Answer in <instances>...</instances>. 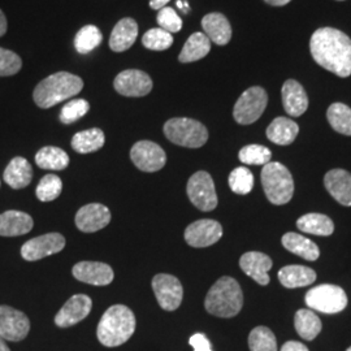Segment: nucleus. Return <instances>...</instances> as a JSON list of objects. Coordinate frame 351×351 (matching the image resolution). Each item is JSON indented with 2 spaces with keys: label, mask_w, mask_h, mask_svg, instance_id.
I'll return each instance as SVG.
<instances>
[{
  "label": "nucleus",
  "mask_w": 351,
  "mask_h": 351,
  "mask_svg": "<svg viewBox=\"0 0 351 351\" xmlns=\"http://www.w3.org/2000/svg\"><path fill=\"white\" fill-rule=\"evenodd\" d=\"M36 163L42 169L63 171L69 165V156L65 151L59 147L46 146L38 151Z\"/></svg>",
  "instance_id": "2f4dec72"
},
{
  "label": "nucleus",
  "mask_w": 351,
  "mask_h": 351,
  "mask_svg": "<svg viewBox=\"0 0 351 351\" xmlns=\"http://www.w3.org/2000/svg\"><path fill=\"white\" fill-rule=\"evenodd\" d=\"M315 62L339 75H351V39L333 27L317 29L310 40Z\"/></svg>",
  "instance_id": "f257e3e1"
},
{
  "label": "nucleus",
  "mask_w": 351,
  "mask_h": 351,
  "mask_svg": "<svg viewBox=\"0 0 351 351\" xmlns=\"http://www.w3.org/2000/svg\"><path fill=\"white\" fill-rule=\"evenodd\" d=\"M137 320L133 311L124 304L111 306L103 316L97 328V337L103 346L116 348L134 335Z\"/></svg>",
  "instance_id": "f03ea898"
},
{
  "label": "nucleus",
  "mask_w": 351,
  "mask_h": 351,
  "mask_svg": "<svg viewBox=\"0 0 351 351\" xmlns=\"http://www.w3.org/2000/svg\"><path fill=\"white\" fill-rule=\"evenodd\" d=\"M106 137L99 128H93L84 132H78L72 138V149L78 154H90L101 150L104 146Z\"/></svg>",
  "instance_id": "c756f323"
},
{
  "label": "nucleus",
  "mask_w": 351,
  "mask_h": 351,
  "mask_svg": "<svg viewBox=\"0 0 351 351\" xmlns=\"http://www.w3.org/2000/svg\"><path fill=\"white\" fill-rule=\"evenodd\" d=\"M156 23L160 29L171 34L178 33L182 29V19L171 7H164L158 12Z\"/></svg>",
  "instance_id": "37998d69"
},
{
  "label": "nucleus",
  "mask_w": 351,
  "mask_h": 351,
  "mask_svg": "<svg viewBox=\"0 0 351 351\" xmlns=\"http://www.w3.org/2000/svg\"><path fill=\"white\" fill-rule=\"evenodd\" d=\"M243 306V294L239 282L232 277L219 278L207 293L204 307L217 317H233Z\"/></svg>",
  "instance_id": "20e7f679"
},
{
  "label": "nucleus",
  "mask_w": 351,
  "mask_h": 351,
  "mask_svg": "<svg viewBox=\"0 0 351 351\" xmlns=\"http://www.w3.org/2000/svg\"><path fill=\"white\" fill-rule=\"evenodd\" d=\"M164 134L172 143L189 149H199L208 141V130L199 121L175 117L164 124Z\"/></svg>",
  "instance_id": "423d86ee"
},
{
  "label": "nucleus",
  "mask_w": 351,
  "mask_h": 351,
  "mask_svg": "<svg viewBox=\"0 0 351 351\" xmlns=\"http://www.w3.org/2000/svg\"><path fill=\"white\" fill-rule=\"evenodd\" d=\"M267 104L268 95L263 88H247L234 104L233 117L241 125H250L263 114Z\"/></svg>",
  "instance_id": "6e6552de"
},
{
  "label": "nucleus",
  "mask_w": 351,
  "mask_h": 351,
  "mask_svg": "<svg viewBox=\"0 0 351 351\" xmlns=\"http://www.w3.org/2000/svg\"><path fill=\"white\" fill-rule=\"evenodd\" d=\"M101 30L95 25H86L81 27L75 37V50L78 53L86 55L90 51L95 50L101 43Z\"/></svg>",
  "instance_id": "f704fd0d"
},
{
  "label": "nucleus",
  "mask_w": 351,
  "mask_h": 351,
  "mask_svg": "<svg viewBox=\"0 0 351 351\" xmlns=\"http://www.w3.org/2000/svg\"><path fill=\"white\" fill-rule=\"evenodd\" d=\"M93 307V302L88 295L75 294L64 303L60 311L55 316V324L59 328L75 326L88 317Z\"/></svg>",
  "instance_id": "dca6fc26"
},
{
  "label": "nucleus",
  "mask_w": 351,
  "mask_h": 351,
  "mask_svg": "<svg viewBox=\"0 0 351 351\" xmlns=\"http://www.w3.org/2000/svg\"><path fill=\"white\" fill-rule=\"evenodd\" d=\"M111 213L101 203H90L78 210L75 226L84 233H94L110 224Z\"/></svg>",
  "instance_id": "f3484780"
},
{
  "label": "nucleus",
  "mask_w": 351,
  "mask_h": 351,
  "mask_svg": "<svg viewBox=\"0 0 351 351\" xmlns=\"http://www.w3.org/2000/svg\"><path fill=\"white\" fill-rule=\"evenodd\" d=\"M113 88L120 95L139 98L150 94L154 84L147 73L138 69H126L116 75Z\"/></svg>",
  "instance_id": "f8f14e48"
},
{
  "label": "nucleus",
  "mask_w": 351,
  "mask_h": 351,
  "mask_svg": "<svg viewBox=\"0 0 351 351\" xmlns=\"http://www.w3.org/2000/svg\"><path fill=\"white\" fill-rule=\"evenodd\" d=\"M63 190V182L56 175H46L39 181L36 194L40 202L55 201Z\"/></svg>",
  "instance_id": "4c0bfd02"
},
{
  "label": "nucleus",
  "mask_w": 351,
  "mask_h": 351,
  "mask_svg": "<svg viewBox=\"0 0 351 351\" xmlns=\"http://www.w3.org/2000/svg\"><path fill=\"white\" fill-rule=\"evenodd\" d=\"M250 351H277L276 337L267 326H256L249 336Z\"/></svg>",
  "instance_id": "c9c22d12"
},
{
  "label": "nucleus",
  "mask_w": 351,
  "mask_h": 351,
  "mask_svg": "<svg viewBox=\"0 0 351 351\" xmlns=\"http://www.w3.org/2000/svg\"><path fill=\"white\" fill-rule=\"evenodd\" d=\"M262 185L268 201L277 206L287 204L294 194V181L288 168L277 162H269L262 171Z\"/></svg>",
  "instance_id": "39448f33"
},
{
  "label": "nucleus",
  "mask_w": 351,
  "mask_h": 351,
  "mask_svg": "<svg viewBox=\"0 0 351 351\" xmlns=\"http://www.w3.org/2000/svg\"><path fill=\"white\" fill-rule=\"evenodd\" d=\"M152 289L159 306L165 311H175L184 298V288L173 275L159 274L152 278Z\"/></svg>",
  "instance_id": "9d476101"
},
{
  "label": "nucleus",
  "mask_w": 351,
  "mask_h": 351,
  "mask_svg": "<svg viewBox=\"0 0 351 351\" xmlns=\"http://www.w3.org/2000/svg\"><path fill=\"white\" fill-rule=\"evenodd\" d=\"M34 226L30 215L21 211H7L0 215V236L17 237L29 233Z\"/></svg>",
  "instance_id": "b1692460"
},
{
  "label": "nucleus",
  "mask_w": 351,
  "mask_h": 351,
  "mask_svg": "<svg viewBox=\"0 0 351 351\" xmlns=\"http://www.w3.org/2000/svg\"><path fill=\"white\" fill-rule=\"evenodd\" d=\"M280 282L288 289L302 288L316 280L314 269L303 265H287L278 272Z\"/></svg>",
  "instance_id": "bb28decb"
},
{
  "label": "nucleus",
  "mask_w": 351,
  "mask_h": 351,
  "mask_svg": "<svg viewBox=\"0 0 351 351\" xmlns=\"http://www.w3.org/2000/svg\"><path fill=\"white\" fill-rule=\"evenodd\" d=\"M267 4L269 5H275V7H281V5H285L290 3L291 0H264Z\"/></svg>",
  "instance_id": "09e8293b"
},
{
  "label": "nucleus",
  "mask_w": 351,
  "mask_h": 351,
  "mask_svg": "<svg viewBox=\"0 0 351 351\" xmlns=\"http://www.w3.org/2000/svg\"><path fill=\"white\" fill-rule=\"evenodd\" d=\"M239 267L259 285L265 287L269 284L268 272L272 268V259L263 252L250 251L243 254L239 259Z\"/></svg>",
  "instance_id": "6ab92c4d"
},
{
  "label": "nucleus",
  "mask_w": 351,
  "mask_h": 351,
  "mask_svg": "<svg viewBox=\"0 0 351 351\" xmlns=\"http://www.w3.org/2000/svg\"><path fill=\"white\" fill-rule=\"evenodd\" d=\"M7 29H8L7 17H5V14L3 13V11L0 10V37L5 36V33H7Z\"/></svg>",
  "instance_id": "49530a36"
},
{
  "label": "nucleus",
  "mask_w": 351,
  "mask_h": 351,
  "mask_svg": "<svg viewBox=\"0 0 351 351\" xmlns=\"http://www.w3.org/2000/svg\"><path fill=\"white\" fill-rule=\"evenodd\" d=\"M21 68L23 60L16 52L0 47V77L17 75Z\"/></svg>",
  "instance_id": "79ce46f5"
},
{
  "label": "nucleus",
  "mask_w": 351,
  "mask_h": 351,
  "mask_svg": "<svg viewBox=\"0 0 351 351\" xmlns=\"http://www.w3.org/2000/svg\"><path fill=\"white\" fill-rule=\"evenodd\" d=\"M282 245L287 250L310 262H314L320 255L319 247L314 242L298 233H287L282 237Z\"/></svg>",
  "instance_id": "c85d7f7f"
},
{
  "label": "nucleus",
  "mask_w": 351,
  "mask_h": 351,
  "mask_svg": "<svg viewBox=\"0 0 351 351\" xmlns=\"http://www.w3.org/2000/svg\"><path fill=\"white\" fill-rule=\"evenodd\" d=\"M330 126L343 136H351V108L343 103H333L326 112Z\"/></svg>",
  "instance_id": "72a5a7b5"
},
{
  "label": "nucleus",
  "mask_w": 351,
  "mask_h": 351,
  "mask_svg": "<svg viewBox=\"0 0 351 351\" xmlns=\"http://www.w3.org/2000/svg\"><path fill=\"white\" fill-rule=\"evenodd\" d=\"M282 104L289 116L300 117L308 108V98L300 82L288 80L282 86Z\"/></svg>",
  "instance_id": "412c9836"
},
{
  "label": "nucleus",
  "mask_w": 351,
  "mask_h": 351,
  "mask_svg": "<svg viewBox=\"0 0 351 351\" xmlns=\"http://www.w3.org/2000/svg\"><path fill=\"white\" fill-rule=\"evenodd\" d=\"M300 133V126L288 117H277L267 128V137L280 146L293 143Z\"/></svg>",
  "instance_id": "a878e982"
},
{
  "label": "nucleus",
  "mask_w": 351,
  "mask_h": 351,
  "mask_svg": "<svg viewBox=\"0 0 351 351\" xmlns=\"http://www.w3.org/2000/svg\"><path fill=\"white\" fill-rule=\"evenodd\" d=\"M65 247V239L60 233H49L29 239L21 247V256L26 262H36L58 254Z\"/></svg>",
  "instance_id": "4468645a"
},
{
  "label": "nucleus",
  "mask_w": 351,
  "mask_h": 351,
  "mask_svg": "<svg viewBox=\"0 0 351 351\" xmlns=\"http://www.w3.org/2000/svg\"><path fill=\"white\" fill-rule=\"evenodd\" d=\"M190 202L201 211L210 213L217 207V195L210 173L199 171L189 178L186 186Z\"/></svg>",
  "instance_id": "1a4fd4ad"
},
{
  "label": "nucleus",
  "mask_w": 351,
  "mask_h": 351,
  "mask_svg": "<svg viewBox=\"0 0 351 351\" xmlns=\"http://www.w3.org/2000/svg\"><path fill=\"white\" fill-rule=\"evenodd\" d=\"M30 330V320L24 313L0 306V337L5 341L19 342L26 339Z\"/></svg>",
  "instance_id": "ddd939ff"
},
{
  "label": "nucleus",
  "mask_w": 351,
  "mask_h": 351,
  "mask_svg": "<svg viewBox=\"0 0 351 351\" xmlns=\"http://www.w3.org/2000/svg\"><path fill=\"white\" fill-rule=\"evenodd\" d=\"M272 152L262 145H249L241 149L239 160L246 165H265L271 162Z\"/></svg>",
  "instance_id": "ea45409f"
},
{
  "label": "nucleus",
  "mask_w": 351,
  "mask_h": 351,
  "mask_svg": "<svg viewBox=\"0 0 351 351\" xmlns=\"http://www.w3.org/2000/svg\"><path fill=\"white\" fill-rule=\"evenodd\" d=\"M328 193L342 206H351V173L345 169H332L324 177Z\"/></svg>",
  "instance_id": "aec40b11"
},
{
  "label": "nucleus",
  "mask_w": 351,
  "mask_h": 351,
  "mask_svg": "<svg viewBox=\"0 0 351 351\" xmlns=\"http://www.w3.org/2000/svg\"><path fill=\"white\" fill-rule=\"evenodd\" d=\"M82 88L84 81L81 77L69 72H58L38 84L33 93V99L39 108L47 110L75 97Z\"/></svg>",
  "instance_id": "7ed1b4c3"
},
{
  "label": "nucleus",
  "mask_w": 351,
  "mask_h": 351,
  "mask_svg": "<svg viewBox=\"0 0 351 351\" xmlns=\"http://www.w3.org/2000/svg\"><path fill=\"white\" fill-rule=\"evenodd\" d=\"M138 37V24L136 20L125 17L113 27L110 37V49L113 52L129 50Z\"/></svg>",
  "instance_id": "5701e85b"
},
{
  "label": "nucleus",
  "mask_w": 351,
  "mask_h": 351,
  "mask_svg": "<svg viewBox=\"0 0 351 351\" xmlns=\"http://www.w3.org/2000/svg\"><path fill=\"white\" fill-rule=\"evenodd\" d=\"M228 182L233 193L239 195H246L254 188V176L249 168L237 167L229 175Z\"/></svg>",
  "instance_id": "e433bc0d"
},
{
  "label": "nucleus",
  "mask_w": 351,
  "mask_h": 351,
  "mask_svg": "<svg viewBox=\"0 0 351 351\" xmlns=\"http://www.w3.org/2000/svg\"><path fill=\"white\" fill-rule=\"evenodd\" d=\"M281 351H310L306 345H303L298 341H288L282 345Z\"/></svg>",
  "instance_id": "a18cd8bd"
},
{
  "label": "nucleus",
  "mask_w": 351,
  "mask_h": 351,
  "mask_svg": "<svg viewBox=\"0 0 351 351\" xmlns=\"http://www.w3.org/2000/svg\"><path fill=\"white\" fill-rule=\"evenodd\" d=\"M0 351H11L5 343V339H3L1 337H0Z\"/></svg>",
  "instance_id": "8fccbe9b"
},
{
  "label": "nucleus",
  "mask_w": 351,
  "mask_h": 351,
  "mask_svg": "<svg viewBox=\"0 0 351 351\" xmlns=\"http://www.w3.org/2000/svg\"><path fill=\"white\" fill-rule=\"evenodd\" d=\"M297 226L304 233L315 236H330L335 230L333 221L323 213H307L298 219Z\"/></svg>",
  "instance_id": "7c9ffc66"
},
{
  "label": "nucleus",
  "mask_w": 351,
  "mask_h": 351,
  "mask_svg": "<svg viewBox=\"0 0 351 351\" xmlns=\"http://www.w3.org/2000/svg\"><path fill=\"white\" fill-rule=\"evenodd\" d=\"M202 27L208 39L219 46H226L232 38V26L223 13L206 14L202 19Z\"/></svg>",
  "instance_id": "4be33fe9"
},
{
  "label": "nucleus",
  "mask_w": 351,
  "mask_h": 351,
  "mask_svg": "<svg viewBox=\"0 0 351 351\" xmlns=\"http://www.w3.org/2000/svg\"><path fill=\"white\" fill-rule=\"evenodd\" d=\"M304 300L310 310L323 314H337L348 306V295L343 289L329 284L310 289Z\"/></svg>",
  "instance_id": "0eeeda50"
},
{
  "label": "nucleus",
  "mask_w": 351,
  "mask_h": 351,
  "mask_svg": "<svg viewBox=\"0 0 351 351\" xmlns=\"http://www.w3.org/2000/svg\"><path fill=\"white\" fill-rule=\"evenodd\" d=\"M130 159L142 172H158L167 163L165 151L155 142L139 141L132 150Z\"/></svg>",
  "instance_id": "9b49d317"
},
{
  "label": "nucleus",
  "mask_w": 351,
  "mask_h": 351,
  "mask_svg": "<svg viewBox=\"0 0 351 351\" xmlns=\"http://www.w3.org/2000/svg\"><path fill=\"white\" fill-rule=\"evenodd\" d=\"M346 351H351V346H350V348H349V349H348V350H346Z\"/></svg>",
  "instance_id": "3c124183"
},
{
  "label": "nucleus",
  "mask_w": 351,
  "mask_h": 351,
  "mask_svg": "<svg viewBox=\"0 0 351 351\" xmlns=\"http://www.w3.org/2000/svg\"><path fill=\"white\" fill-rule=\"evenodd\" d=\"M90 111V104L85 99H73V101H68L62 111H60V121L69 125L73 124L77 120H80L81 117H84L86 113Z\"/></svg>",
  "instance_id": "a19ab883"
},
{
  "label": "nucleus",
  "mask_w": 351,
  "mask_h": 351,
  "mask_svg": "<svg viewBox=\"0 0 351 351\" xmlns=\"http://www.w3.org/2000/svg\"><path fill=\"white\" fill-rule=\"evenodd\" d=\"M142 45L147 50L165 51L173 45V37L160 27H154L145 33L142 37Z\"/></svg>",
  "instance_id": "58836bf2"
},
{
  "label": "nucleus",
  "mask_w": 351,
  "mask_h": 351,
  "mask_svg": "<svg viewBox=\"0 0 351 351\" xmlns=\"http://www.w3.org/2000/svg\"><path fill=\"white\" fill-rule=\"evenodd\" d=\"M211 51V40L204 33H194L189 37L178 55L180 63H193L203 59Z\"/></svg>",
  "instance_id": "cd10ccee"
},
{
  "label": "nucleus",
  "mask_w": 351,
  "mask_h": 351,
  "mask_svg": "<svg viewBox=\"0 0 351 351\" xmlns=\"http://www.w3.org/2000/svg\"><path fill=\"white\" fill-rule=\"evenodd\" d=\"M4 181L12 189H24L33 180V168L25 158H13L4 171Z\"/></svg>",
  "instance_id": "393cba45"
},
{
  "label": "nucleus",
  "mask_w": 351,
  "mask_h": 351,
  "mask_svg": "<svg viewBox=\"0 0 351 351\" xmlns=\"http://www.w3.org/2000/svg\"><path fill=\"white\" fill-rule=\"evenodd\" d=\"M75 278L95 287H106L113 281L112 268L101 262H80L72 269Z\"/></svg>",
  "instance_id": "a211bd4d"
},
{
  "label": "nucleus",
  "mask_w": 351,
  "mask_h": 351,
  "mask_svg": "<svg viewBox=\"0 0 351 351\" xmlns=\"http://www.w3.org/2000/svg\"><path fill=\"white\" fill-rule=\"evenodd\" d=\"M171 0H150V7L152 10L160 11Z\"/></svg>",
  "instance_id": "de8ad7c7"
},
{
  "label": "nucleus",
  "mask_w": 351,
  "mask_h": 351,
  "mask_svg": "<svg viewBox=\"0 0 351 351\" xmlns=\"http://www.w3.org/2000/svg\"><path fill=\"white\" fill-rule=\"evenodd\" d=\"M189 343L194 351H213L210 339H207L206 335L203 333L193 335L189 339Z\"/></svg>",
  "instance_id": "c03bdc74"
},
{
  "label": "nucleus",
  "mask_w": 351,
  "mask_h": 351,
  "mask_svg": "<svg viewBox=\"0 0 351 351\" xmlns=\"http://www.w3.org/2000/svg\"><path fill=\"white\" fill-rule=\"evenodd\" d=\"M294 326L297 333L306 341H313L322 332V322L311 310L302 308L297 311L294 317Z\"/></svg>",
  "instance_id": "473e14b6"
},
{
  "label": "nucleus",
  "mask_w": 351,
  "mask_h": 351,
  "mask_svg": "<svg viewBox=\"0 0 351 351\" xmlns=\"http://www.w3.org/2000/svg\"><path fill=\"white\" fill-rule=\"evenodd\" d=\"M223 236V226L216 220L202 219L186 228L185 241L191 247H208Z\"/></svg>",
  "instance_id": "2eb2a0df"
}]
</instances>
